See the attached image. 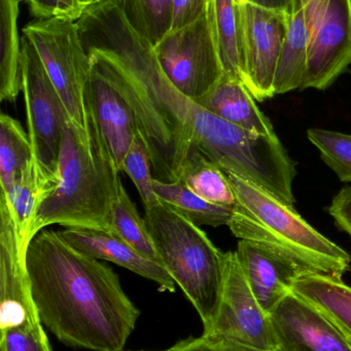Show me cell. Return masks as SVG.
I'll list each match as a JSON object with an SVG mask.
<instances>
[{"mask_svg": "<svg viewBox=\"0 0 351 351\" xmlns=\"http://www.w3.org/2000/svg\"><path fill=\"white\" fill-rule=\"evenodd\" d=\"M76 24L93 67L133 111L155 179L179 182L196 152L216 164L231 123L208 112L171 84L154 47L128 23L115 0L84 10Z\"/></svg>", "mask_w": 351, "mask_h": 351, "instance_id": "1", "label": "cell"}, {"mask_svg": "<svg viewBox=\"0 0 351 351\" xmlns=\"http://www.w3.org/2000/svg\"><path fill=\"white\" fill-rule=\"evenodd\" d=\"M26 268L41 323L59 341L76 350L123 351L140 311L111 267L58 231L41 230L27 250Z\"/></svg>", "mask_w": 351, "mask_h": 351, "instance_id": "2", "label": "cell"}, {"mask_svg": "<svg viewBox=\"0 0 351 351\" xmlns=\"http://www.w3.org/2000/svg\"><path fill=\"white\" fill-rule=\"evenodd\" d=\"M89 130L71 121L62 133L57 182L43 199L34 223V235L49 225L65 228L107 229L109 213L122 181L96 123Z\"/></svg>", "mask_w": 351, "mask_h": 351, "instance_id": "3", "label": "cell"}, {"mask_svg": "<svg viewBox=\"0 0 351 351\" xmlns=\"http://www.w3.org/2000/svg\"><path fill=\"white\" fill-rule=\"evenodd\" d=\"M224 172L236 197L228 224L234 237L269 250L303 274L342 278L350 269V254L313 228L294 206L243 176Z\"/></svg>", "mask_w": 351, "mask_h": 351, "instance_id": "4", "label": "cell"}, {"mask_svg": "<svg viewBox=\"0 0 351 351\" xmlns=\"http://www.w3.org/2000/svg\"><path fill=\"white\" fill-rule=\"evenodd\" d=\"M144 218L161 264L199 313L203 334L208 333L222 302L226 253L200 226L165 202L144 208Z\"/></svg>", "mask_w": 351, "mask_h": 351, "instance_id": "5", "label": "cell"}, {"mask_svg": "<svg viewBox=\"0 0 351 351\" xmlns=\"http://www.w3.org/2000/svg\"><path fill=\"white\" fill-rule=\"evenodd\" d=\"M0 350L53 351L31 294L26 255L12 215L0 200Z\"/></svg>", "mask_w": 351, "mask_h": 351, "instance_id": "6", "label": "cell"}, {"mask_svg": "<svg viewBox=\"0 0 351 351\" xmlns=\"http://www.w3.org/2000/svg\"><path fill=\"white\" fill-rule=\"evenodd\" d=\"M32 43L68 117L78 128L89 130L87 88L92 72L76 22L62 19H34L23 29Z\"/></svg>", "mask_w": 351, "mask_h": 351, "instance_id": "7", "label": "cell"}, {"mask_svg": "<svg viewBox=\"0 0 351 351\" xmlns=\"http://www.w3.org/2000/svg\"><path fill=\"white\" fill-rule=\"evenodd\" d=\"M154 51L165 75L179 92L194 101L205 95L224 74L210 3L197 20L169 31Z\"/></svg>", "mask_w": 351, "mask_h": 351, "instance_id": "8", "label": "cell"}, {"mask_svg": "<svg viewBox=\"0 0 351 351\" xmlns=\"http://www.w3.org/2000/svg\"><path fill=\"white\" fill-rule=\"evenodd\" d=\"M203 335L225 351H280L269 315L249 288L235 252L226 253L220 311L214 327Z\"/></svg>", "mask_w": 351, "mask_h": 351, "instance_id": "9", "label": "cell"}, {"mask_svg": "<svg viewBox=\"0 0 351 351\" xmlns=\"http://www.w3.org/2000/svg\"><path fill=\"white\" fill-rule=\"evenodd\" d=\"M21 73V92L26 107L33 158L57 177L62 133L69 117L34 47L25 36L22 38Z\"/></svg>", "mask_w": 351, "mask_h": 351, "instance_id": "10", "label": "cell"}, {"mask_svg": "<svg viewBox=\"0 0 351 351\" xmlns=\"http://www.w3.org/2000/svg\"><path fill=\"white\" fill-rule=\"evenodd\" d=\"M309 32L301 90H326L351 65V0H301Z\"/></svg>", "mask_w": 351, "mask_h": 351, "instance_id": "11", "label": "cell"}, {"mask_svg": "<svg viewBox=\"0 0 351 351\" xmlns=\"http://www.w3.org/2000/svg\"><path fill=\"white\" fill-rule=\"evenodd\" d=\"M242 82L258 102L275 96L274 80L288 28L286 12L237 2Z\"/></svg>", "mask_w": 351, "mask_h": 351, "instance_id": "12", "label": "cell"}, {"mask_svg": "<svg viewBox=\"0 0 351 351\" xmlns=\"http://www.w3.org/2000/svg\"><path fill=\"white\" fill-rule=\"evenodd\" d=\"M269 317L280 351H351L333 324L294 292Z\"/></svg>", "mask_w": 351, "mask_h": 351, "instance_id": "13", "label": "cell"}, {"mask_svg": "<svg viewBox=\"0 0 351 351\" xmlns=\"http://www.w3.org/2000/svg\"><path fill=\"white\" fill-rule=\"evenodd\" d=\"M86 96L89 112L101 139L122 172L124 158L138 133L133 111L115 86L93 66Z\"/></svg>", "mask_w": 351, "mask_h": 351, "instance_id": "14", "label": "cell"}, {"mask_svg": "<svg viewBox=\"0 0 351 351\" xmlns=\"http://www.w3.org/2000/svg\"><path fill=\"white\" fill-rule=\"evenodd\" d=\"M71 247L97 260H104L126 268L146 280H152L161 290L175 292V282L166 268L148 259L109 229L65 228L58 231Z\"/></svg>", "mask_w": 351, "mask_h": 351, "instance_id": "15", "label": "cell"}, {"mask_svg": "<svg viewBox=\"0 0 351 351\" xmlns=\"http://www.w3.org/2000/svg\"><path fill=\"white\" fill-rule=\"evenodd\" d=\"M235 253L249 288L268 315L293 292L297 278L305 274L294 264L251 241L240 239Z\"/></svg>", "mask_w": 351, "mask_h": 351, "instance_id": "16", "label": "cell"}, {"mask_svg": "<svg viewBox=\"0 0 351 351\" xmlns=\"http://www.w3.org/2000/svg\"><path fill=\"white\" fill-rule=\"evenodd\" d=\"M57 177L47 172L36 160L29 162L6 189L1 190L3 200L12 215L19 247L24 255L34 239L37 213L47 194L55 187Z\"/></svg>", "mask_w": 351, "mask_h": 351, "instance_id": "17", "label": "cell"}, {"mask_svg": "<svg viewBox=\"0 0 351 351\" xmlns=\"http://www.w3.org/2000/svg\"><path fill=\"white\" fill-rule=\"evenodd\" d=\"M256 101L240 80L224 73L195 102L208 112L241 129L266 137H278L271 121L262 112Z\"/></svg>", "mask_w": 351, "mask_h": 351, "instance_id": "18", "label": "cell"}, {"mask_svg": "<svg viewBox=\"0 0 351 351\" xmlns=\"http://www.w3.org/2000/svg\"><path fill=\"white\" fill-rule=\"evenodd\" d=\"M293 292L325 315L351 346V288L342 278L302 274L294 282Z\"/></svg>", "mask_w": 351, "mask_h": 351, "instance_id": "19", "label": "cell"}, {"mask_svg": "<svg viewBox=\"0 0 351 351\" xmlns=\"http://www.w3.org/2000/svg\"><path fill=\"white\" fill-rule=\"evenodd\" d=\"M309 32L302 1L294 0L274 80L275 95L301 88L306 71Z\"/></svg>", "mask_w": 351, "mask_h": 351, "instance_id": "20", "label": "cell"}, {"mask_svg": "<svg viewBox=\"0 0 351 351\" xmlns=\"http://www.w3.org/2000/svg\"><path fill=\"white\" fill-rule=\"evenodd\" d=\"M21 0H0V100L14 102L22 84V39L18 19Z\"/></svg>", "mask_w": 351, "mask_h": 351, "instance_id": "21", "label": "cell"}, {"mask_svg": "<svg viewBox=\"0 0 351 351\" xmlns=\"http://www.w3.org/2000/svg\"><path fill=\"white\" fill-rule=\"evenodd\" d=\"M154 187L161 202L168 204L198 226H228L230 222L233 208L206 202L181 182L167 183L155 179Z\"/></svg>", "mask_w": 351, "mask_h": 351, "instance_id": "22", "label": "cell"}, {"mask_svg": "<svg viewBox=\"0 0 351 351\" xmlns=\"http://www.w3.org/2000/svg\"><path fill=\"white\" fill-rule=\"evenodd\" d=\"M179 182L212 204L233 208L236 202L228 176L202 152L192 154Z\"/></svg>", "mask_w": 351, "mask_h": 351, "instance_id": "23", "label": "cell"}, {"mask_svg": "<svg viewBox=\"0 0 351 351\" xmlns=\"http://www.w3.org/2000/svg\"><path fill=\"white\" fill-rule=\"evenodd\" d=\"M107 229L119 235L144 257L161 263L146 221L138 214L137 208L130 199L123 184L120 186L111 206Z\"/></svg>", "mask_w": 351, "mask_h": 351, "instance_id": "24", "label": "cell"}, {"mask_svg": "<svg viewBox=\"0 0 351 351\" xmlns=\"http://www.w3.org/2000/svg\"><path fill=\"white\" fill-rule=\"evenodd\" d=\"M212 21L224 73L242 82L236 0H212Z\"/></svg>", "mask_w": 351, "mask_h": 351, "instance_id": "25", "label": "cell"}, {"mask_svg": "<svg viewBox=\"0 0 351 351\" xmlns=\"http://www.w3.org/2000/svg\"><path fill=\"white\" fill-rule=\"evenodd\" d=\"M33 150L28 133L20 121L2 113L0 117V186L6 189L29 162Z\"/></svg>", "mask_w": 351, "mask_h": 351, "instance_id": "26", "label": "cell"}, {"mask_svg": "<svg viewBox=\"0 0 351 351\" xmlns=\"http://www.w3.org/2000/svg\"><path fill=\"white\" fill-rule=\"evenodd\" d=\"M126 20L152 47L170 31L172 0H115Z\"/></svg>", "mask_w": 351, "mask_h": 351, "instance_id": "27", "label": "cell"}, {"mask_svg": "<svg viewBox=\"0 0 351 351\" xmlns=\"http://www.w3.org/2000/svg\"><path fill=\"white\" fill-rule=\"evenodd\" d=\"M307 137L340 181L351 184V135L329 130L310 129L307 131Z\"/></svg>", "mask_w": 351, "mask_h": 351, "instance_id": "28", "label": "cell"}, {"mask_svg": "<svg viewBox=\"0 0 351 351\" xmlns=\"http://www.w3.org/2000/svg\"><path fill=\"white\" fill-rule=\"evenodd\" d=\"M122 172L129 176L144 202V208H150L161 202L155 191L152 167L146 142L139 132L134 138L129 152L124 158Z\"/></svg>", "mask_w": 351, "mask_h": 351, "instance_id": "29", "label": "cell"}, {"mask_svg": "<svg viewBox=\"0 0 351 351\" xmlns=\"http://www.w3.org/2000/svg\"><path fill=\"white\" fill-rule=\"evenodd\" d=\"M35 19H62L76 22L84 12L78 0H22Z\"/></svg>", "mask_w": 351, "mask_h": 351, "instance_id": "30", "label": "cell"}, {"mask_svg": "<svg viewBox=\"0 0 351 351\" xmlns=\"http://www.w3.org/2000/svg\"><path fill=\"white\" fill-rule=\"evenodd\" d=\"M210 0H172L170 31L183 28L197 20L210 5Z\"/></svg>", "mask_w": 351, "mask_h": 351, "instance_id": "31", "label": "cell"}, {"mask_svg": "<svg viewBox=\"0 0 351 351\" xmlns=\"http://www.w3.org/2000/svg\"><path fill=\"white\" fill-rule=\"evenodd\" d=\"M329 214L333 217L338 228L351 237V185L342 188L333 198Z\"/></svg>", "mask_w": 351, "mask_h": 351, "instance_id": "32", "label": "cell"}, {"mask_svg": "<svg viewBox=\"0 0 351 351\" xmlns=\"http://www.w3.org/2000/svg\"><path fill=\"white\" fill-rule=\"evenodd\" d=\"M172 350L174 351H223L218 342L204 335L200 338L190 337L188 339L181 340L173 346Z\"/></svg>", "mask_w": 351, "mask_h": 351, "instance_id": "33", "label": "cell"}, {"mask_svg": "<svg viewBox=\"0 0 351 351\" xmlns=\"http://www.w3.org/2000/svg\"><path fill=\"white\" fill-rule=\"evenodd\" d=\"M245 1L268 8V10L286 12L288 14L292 12L293 3H294V0H245Z\"/></svg>", "mask_w": 351, "mask_h": 351, "instance_id": "34", "label": "cell"}, {"mask_svg": "<svg viewBox=\"0 0 351 351\" xmlns=\"http://www.w3.org/2000/svg\"><path fill=\"white\" fill-rule=\"evenodd\" d=\"M103 1H106V0H78V2H80V5H82L84 10Z\"/></svg>", "mask_w": 351, "mask_h": 351, "instance_id": "35", "label": "cell"}, {"mask_svg": "<svg viewBox=\"0 0 351 351\" xmlns=\"http://www.w3.org/2000/svg\"><path fill=\"white\" fill-rule=\"evenodd\" d=\"M237 2H242V1H245V0H236Z\"/></svg>", "mask_w": 351, "mask_h": 351, "instance_id": "36", "label": "cell"}, {"mask_svg": "<svg viewBox=\"0 0 351 351\" xmlns=\"http://www.w3.org/2000/svg\"><path fill=\"white\" fill-rule=\"evenodd\" d=\"M165 351H174L172 350V348H170V350H165Z\"/></svg>", "mask_w": 351, "mask_h": 351, "instance_id": "37", "label": "cell"}, {"mask_svg": "<svg viewBox=\"0 0 351 351\" xmlns=\"http://www.w3.org/2000/svg\"><path fill=\"white\" fill-rule=\"evenodd\" d=\"M220 348H222V346H220ZM223 351H224V350H223Z\"/></svg>", "mask_w": 351, "mask_h": 351, "instance_id": "38", "label": "cell"}]
</instances>
